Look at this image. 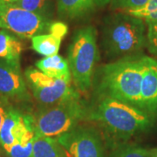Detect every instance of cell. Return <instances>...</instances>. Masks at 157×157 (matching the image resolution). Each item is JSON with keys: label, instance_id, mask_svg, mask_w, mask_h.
<instances>
[{"label": "cell", "instance_id": "1", "mask_svg": "<svg viewBox=\"0 0 157 157\" xmlns=\"http://www.w3.org/2000/svg\"><path fill=\"white\" fill-rule=\"evenodd\" d=\"M146 57L135 54L102 66L95 79L94 92L99 100L111 98L140 108Z\"/></svg>", "mask_w": 157, "mask_h": 157}, {"label": "cell", "instance_id": "2", "mask_svg": "<svg viewBox=\"0 0 157 157\" xmlns=\"http://www.w3.org/2000/svg\"><path fill=\"white\" fill-rule=\"evenodd\" d=\"M147 43L142 19L128 13H117L105 18L102 26L101 45L110 59L135 55Z\"/></svg>", "mask_w": 157, "mask_h": 157}, {"label": "cell", "instance_id": "3", "mask_svg": "<svg viewBox=\"0 0 157 157\" xmlns=\"http://www.w3.org/2000/svg\"><path fill=\"white\" fill-rule=\"evenodd\" d=\"M88 117L99 122L111 135L122 140L145 131L153 125V117L147 112L111 98L100 99Z\"/></svg>", "mask_w": 157, "mask_h": 157}, {"label": "cell", "instance_id": "4", "mask_svg": "<svg viewBox=\"0 0 157 157\" xmlns=\"http://www.w3.org/2000/svg\"><path fill=\"white\" fill-rule=\"evenodd\" d=\"M99 56L95 28L86 26L77 30L68 47L67 61L78 91L86 92L92 86Z\"/></svg>", "mask_w": 157, "mask_h": 157}, {"label": "cell", "instance_id": "5", "mask_svg": "<svg viewBox=\"0 0 157 157\" xmlns=\"http://www.w3.org/2000/svg\"><path fill=\"white\" fill-rule=\"evenodd\" d=\"M87 115L80 96L51 107H41L33 116L35 134L57 139L77 127Z\"/></svg>", "mask_w": 157, "mask_h": 157}, {"label": "cell", "instance_id": "6", "mask_svg": "<svg viewBox=\"0 0 157 157\" xmlns=\"http://www.w3.org/2000/svg\"><path fill=\"white\" fill-rule=\"evenodd\" d=\"M25 77L34 98L41 105V107L54 106L80 96L78 90L71 86V82L51 78L38 68L32 67L27 68L25 72Z\"/></svg>", "mask_w": 157, "mask_h": 157}, {"label": "cell", "instance_id": "7", "mask_svg": "<svg viewBox=\"0 0 157 157\" xmlns=\"http://www.w3.org/2000/svg\"><path fill=\"white\" fill-rule=\"evenodd\" d=\"M50 25V19L46 17L0 0V28L19 38L32 39L48 33Z\"/></svg>", "mask_w": 157, "mask_h": 157}, {"label": "cell", "instance_id": "8", "mask_svg": "<svg viewBox=\"0 0 157 157\" xmlns=\"http://www.w3.org/2000/svg\"><path fill=\"white\" fill-rule=\"evenodd\" d=\"M56 140L66 157H105L101 135L94 128L76 127Z\"/></svg>", "mask_w": 157, "mask_h": 157}, {"label": "cell", "instance_id": "9", "mask_svg": "<svg viewBox=\"0 0 157 157\" xmlns=\"http://www.w3.org/2000/svg\"><path fill=\"white\" fill-rule=\"evenodd\" d=\"M0 94L16 101H30L31 97L21 73L20 63L0 59Z\"/></svg>", "mask_w": 157, "mask_h": 157}, {"label": "cell", "instance_id": "10", "mask_svg": "<svg viewBox=\"0 0 157 157\" xmlns=\"http://www.w3.org/2000/svg\"><path fill=\"white\" fill-rule=\"evenodd\" d=\"M34 129L33 116L24 114L11 106L1 126L0 145L7 152L28 131Z\"/></svg>", "mask_w": 157, "mask_h": 157}, {"label": "cell", "instance_id": "11", "mask_svg": "<svg viewBox=\"0 0 157 157\" xmlns=\"http://www.w3.org/2000/svg\"><path fill=\"white\" fill-rule=\"evenodd\" d=\"M140 108L152 117L157 115V60L150 57H146L140 91Z\"/></svg>", "mask_w": 157, "mask_h": 157}, {"label": "cell", "instance_id": "12", "mask_svg": "<svg viewBox=\"0 0 157 157\" xmlns=\"http://www.w3.org/2000/svg\"><path fill=\"white\" fill-rule=\"evenodd\" d=\"M68 32L67 25L62 22L51 23L48 33L32 38V48L44 57L58 54L62 39Z\"/></svg>", "mask_w": 157, "mask_h": 157}, {"label": "cell", "instance_id": "13", "mask_svg": "<svg viewBox=\"0 0 157 157\" xmlns=\"http://www.w3.org/2000/svg\"><path fill=\"white\" fill-rule=\"evenodd\" d=\"M36 67L51 78L72 81V73L68 61L59 54L45 57L36 62Z\"/></svg>", "mask_w": 157, "mask_h": 157}, {"label": "cell", "instance_id": "14", "mask_svg": "<svg viewBox=\"0 0 157 157\" xmlns=\"http://www.w3.org/2000/svg\"><path fill=\"white\" fill-rule=\"evenodd\" d=\"M94 0H57V11L59 17L78 19L92 13L95 9Z\"/></svg>", "mask_w": 157, "mask_h": 157}, {"label": "cell", "instance_id": "15", "mask_svg": "<svg viewBox=\"0 0 157 157\" xmlns=\"http://www.w3.org/2000/svg\"><path fill=\"white\" fill-rule=\"evenodd\" d=\"M24 49L22 42L6 30H0V59L12 63H20Z\"/></svg>", "mask_w": 157, "mask_h": 157}, {"label": "cell", "instance_id": "16", "mask_svg": "<svg viewBox=\"0 0 157 157\" xmlns=\"http://www.w3.org/2000/svg\"><path fill=\"white\" fill-rule=\"evenodd\" d=\"M33 157H66L56 139L35 134Z\"/></svg>", "mask_w": 157, "mask_h": 157}, {"label": "cell", "instance_id": "17", "mask_svg": "<svg viewBox=\"0 0 157 157\" xmlns=\"http://www.w3.org/2000/svg\"><path fill=\"white\" fill-rule=\"evenodd\" d=\"M35 131L32 129L28 131L19 140L13 144L7 152L10 157H33V140Z\"/></svg>", "mask_w": 157, "mask_h": 157}, {"label": "cell", "instance_id": "18", "mask_svg": "<svg viewBox=\"0 0 157 157\" xmlns=\"http://www.w3.org/2000/svg\"><path fill=\"white\" fill-rule=\"evenodd\" d=\"M11 4L48 19L52 14L51 0H17Z\"/></svg>", "mask_w": 157, "mask_h": 157}, {"label": "cell", "instance_id": "19", "mask_svg": "<svg viewBox=\"0 0 157 157\" xmlns=\"http://www.w3.org/2000/svg\"><path fill=\"white\" fill-rule=\"evenodd\" d=\"M126 13L145 20L146 23L157 21V0H148L143 7L126 11Z\"/></svg>", "mask_w": 157, "mask_h": 157}, {"label": "cell", "instance_id": "20", "mask_svg": "<svg viewBox=\"0 0 157 157\" xmlns=\"http://www.w3.org/2000/svg\"><path fill=\"white\" fill-rule=\"evenodd\" d=\"M110 157H153L149 149L140 147L123 146L117 148Z\"/></svg>", "mask_w": 157, "mask_h": 157}, {"label": "cell", "instance_id": "21", "mask_svg": "<svg viewBox=\"0 0 157 157\" xmlns=\"http://www.w3.org/2000/svg\"><path fill=\"white\" fill-rule=\"evenodd\" d=\"M147 43L148 51L152 54L157 57V21L147 23Z\"/></svg>", "mask_w": 157, "mask_h": 157}, {"label": "cell", "instance_id": "22", "mask_svg": "<svg viewBox=\"0 0 157 157\" xmlns=\"http://www.w3.org/2000/svg\"><path fill=\"white\" fill-rule=\"evenodd\" d=\"M148 0H113V9H122L126 11H133L141 8L146 5Z\"/></svg>", "mask_w": 157, "mask_h": 157}, {"label": "cell", "instance_id": "23", "mask_svg": "<svg viewBox=\"0 0 157 157\" xmlns=\"http://www.w3.org/2000/svg\"><path fill=\"white\" fill-rule=\"evenodd\" d=\"M11 107V105L10 104L8 99L4 95L0 94V129H1V126L4 121V119L6 117V113Z\"/></svg>", "mask_w": 157, "mask_h": 157}, {"label": "cell", "instance_id": "24", "mask_svg": "<svg viewBox=\"0 0 157 157\" xmlns=\"http://www.w3.org/2000/svg\"><path fill=\"white\" fill-rule=\"evenodd\" d=\"M110 1L111 0H94V3L97 7H104L107 6V4H109Z\"/></svg>", "mask_w": 157, "mask_h": 157}, {"label": "cell", "instance_id": "25", "mask_svg": "<svg viewBox=\"0 0 157 157\" xmlns=\"http://www.w3.org/2000/svg\"><path fill=\"white\" fill-rule=\"evenodd\" d=\"M149 150H150L152 156L157 157V147H155V148H151V149H149Z\"/></svg>", "mask_w": 157, "mask_h": 157}, {"label": "cell", "instance_id": "26", "mask_svg": "<svg viewBox=\"0 0 157 157\" xmlns=\"http://www.w3.org/2000/svg\"><path fill=\"white\" fill-rule=\"evenodd\" d=\"M2 1L6 2V3H13V2H15V1H17V0H2Z\"/></svg>", "mask_w": 157, "mask_h": 157}]
</instances>
